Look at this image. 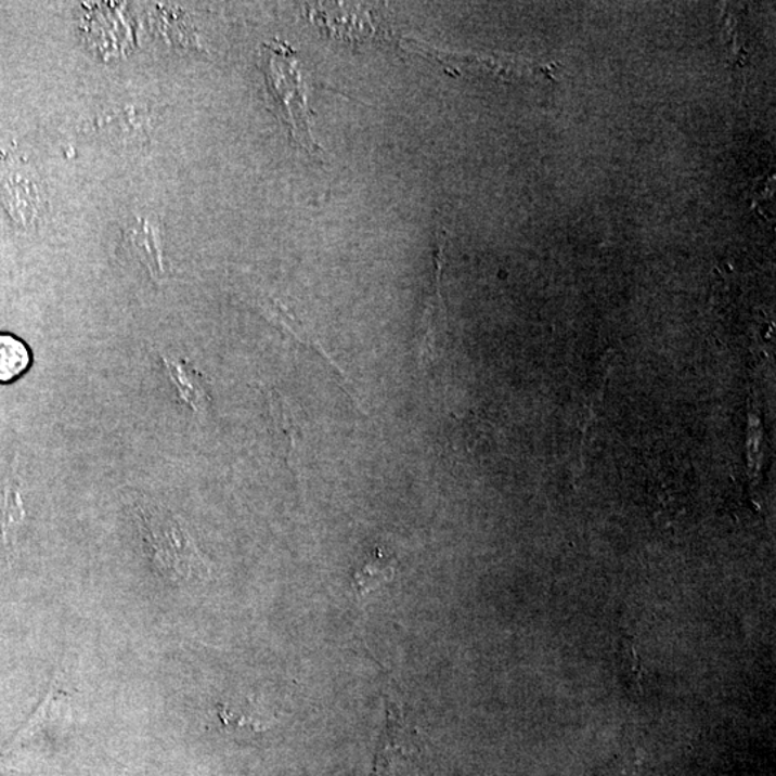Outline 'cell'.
Returning a JSON list of instances; mask_svg holds the SVG:
<instances>
[{"label":"cell","instance_id":"6da1fadb","mask_svg":"<svg viewBox=\"0 0 776 776\" xmlns=\"http://www.w3.org/2000/svg\"><path fill=\"white\" fill-rule=\"evenodd\" d=\"M141 533L158 571L171 581L207 579L206 559L198 553L191 532L182 519L169 509L154 505L137 506Z\"/></svg>","mask_w":776,"mask_h":776},{"label":"cell","instance_id":"7a4b0ae2","mask_svg":"<svg viewBox=\"0 0 776 776\" xmlns=\"http://www.w3.org/2000/svg\"><path fill=\"white\" fill-rule=\"evenodd\" d=\"M271 60L272 92L280 100L282 114L289 135L299 147L312 157H321V147L311 134L310 109L307 104V86L302 82L293 52L275 51Z\"/></svg>","mask_w":776,"mask_h":776},{"label":"cell","instance_id":"3957f363","mask_svg":"<svg viewBox=\"0 0 776 776\" xmlns=\"http://www.w3.org/2000/svg\"><path fill=\"white\" fill-rule=\"evenodd\" d=\"M26 520L24 488L20 471V454H15L11 470L4 480L2 505H0V533L8 557L13 558L17 549V535Z\"/></svg>","mask_w":776,"mask_h":776},{"label":"cell","instance_id":"277c9868","mask_svg":"<svg viewBox=\"0 0 776 776\" xmlns=\"http://www.w3.org/2000/svg\"><path fill=\"white\" fill-rule=\"evenodd\" d=\"M410 747H412V734L405 725L403 713L397 704L386 700V726L380 742H378L374 774L376 776L390 775L395 758H409L412 753Z\"/></svg>","mask_w":776,"mask_h":776},{"label":"cell","instance_id":"5b68a950","mask_svg":"<svg viewBox=\"0 0 776 776\" xmlns=\"http://www.w3.org/2000/svg\"><path fill=\"white\" fill-rule=\"evenodd\" d=\"M163 367L169 373L171 385L178 391L182 403L189 405L194 413L205 412L210 403L205 381L201 374L182 359L163 355Z\"/></svg>","mask_w":776,"mask_h":776},{"label":"cell","instance_id":"8992f818","mask_svg":"<svg viewBox=\"0 0 776 776\" xmlns=\"http://www.w3.org/2000/svg\"><path fill=\"white\" fill-rule=\"evenodd\" d=\"M396 571V557L381 548H376L352 571V590L355 591L357 597L363 598L395 580Z\"/></svg>","mask_w":776,"mask_h":776},{"label":"cell","instance_id":"52a82bcc","mask_svg":"<svg viewBox=\"0 0 776 776\" xmlns=\"http://www.w3.org/2000/svg\"><path fill=\"white\" fill-rule=\"evenodd\" d=\"M68 703V696H66L64 690L60 689L59 682L54 681L50 690H48L46 699L39 704L33 717L17 732L11 747H16L17 743L25 742V740L33 738L48 722H54L55 719L64 717V713L69 712Z\"/></svg>","mask_w":776,"mask_h":776},{"label":"cell","instance_id":"ba28073f","mask_svg":"<svg viewBox=\"0 0 776 776\" xmlns=\"http://www.w3.org/2000/svg\"><path fill=\"white\" fill-rule=\"evenodd\" d=\"M33 354L24 339L9 333H0V385L17 380L28 372Z\"/></svg>","mask_w":776,"mask_h":776},{"label":"cell","instance_id":"9c48e42d","mask_svg":"<svg viewBox=\"0 0 776 776\" xmlns=\"http://www.w3.org/2000/svg\"><path fill=\"white\" fill-rule=\"evenodd\" d=\"M220 721L228 727H249L255 732L267 730L272 725L273 719L269 714L260 712V708L253 700L231 708L229 704H218Z\"/></svg>","mask_w":776,"mask_h":776}]
</instances>
